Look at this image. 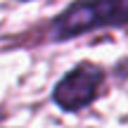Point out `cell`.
I'll return each instance as SVG.
<instances>
[{
    "label": "cell",
    "instance_id": "6da1fadb",
    "mask_svg": "<svg viewBox=\"0 0 128 128\" xmlns=\"http://www.w3.org/2000/svg\"><path fill=\"white\" fill-rule=\"evenodd\" d=\"M119 26H128V0H74L48 22L45 40L64 43Z\"/></svg>",
    "mask_w": 128,
    "mask_h": 128
},
{
    "label": "cell",
    "instance_id": "7a4b0ae2",
    "mask_svg": "<svg viewBox=\"0 0 128 128\" xmlns=\"http://www.w3.org/2000/svg\"><path fill=\"white\" fill-rule=\"evenodd\" d=\"M104 88V69L95 62H78L55 83L52 102L66 114L83 112L102 95Z\"/></svg>",
    "mask_w": 128,
    "mask_h": 128
},
{
    "label": "cell",
    "instance_id": "3957f363",
    "mask_svg": "<svg viewBox=\"0 0 128 128\" xmlns=\"http://www.w3.org/2000/svg\"><path fill=\"white\" fill-rule=\"evenodd\" d=\"M19 2H31V0H19Z\"/></svg>",
    "mask_w": 128,
    "mask_h": 128
}]
</instances>
